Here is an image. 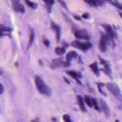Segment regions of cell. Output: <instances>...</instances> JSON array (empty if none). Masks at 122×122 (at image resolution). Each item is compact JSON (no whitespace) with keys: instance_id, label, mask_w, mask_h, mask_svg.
I'll return each mask as SVG.
<instances>
[{"instance_id":"1","label":"cell","mask_w":122,"mask_h":122,"mask_svg":"<svg viewBox=\"0 0 122 122\" xmlns=\"http://www.w3.org/2000/svg\"><path fill=\"white\" fill-rule=\"evenodd\" d=\"M34 82L35 85L41 94L47 96H50L51 94V90L50 88L45 84L42 79L39 76H35L34 77Z\"/></svg>"},{"instance_id":"2","label":"cell","mask_w":122,"mask_h":122,"mask_svg":"<svg viewBox=\"0 0 122 122\" xmlns=\"http://www.w3.org/2000/svg\"><path fill=\"white\" fill-rule=\"evenodd\" d=\"M71 30L76 38L86 41H89L91 38L90 33L86 29H80L78 28L76 26L73 25L71 27Z\"/></svg>"},{"instance_id":"3","label":"cell","mask_w":122,"mask_h":122,"mask_svg":"<svg viewBox=\"0 0 122 122\" xmlns=\"http://www.w3.org/2000/svg\"><path fill=\"white\" fill-rule=\"evenodd\" d=\"M107 89L115 96L119 101L122 102V95L120 92V90L115 83H107L106 84Z\"/></svg>"},{"instance_id":"4","label":"cell","mask_w":122,"mask_h":122,"mask_svg":"<svg viewBox=\"0 0 122 122\" xmlns=\"http://www.w3.org/2000/svg\"><path fill=\"white\" fill-rule=\"evenodd\" d=\"M71 65L70 62L67 61H64L62 58L54 59L50 64V68L51 69H55L57 68L64 67L67 68Z\"/></svg>"},{"instance_id":"5","label":"cell","mask_w":122,"mask_h":122,"mask_svg":"<svg viewBox=\"0 0 122 122\" xmlns=\"http://www.w3.org/2000/svg\"><path fill=\"white\" fill-rule=\"evenodd\" d=\"M71 45L73 47L80 49V50L86 52L88 49L91 48L92 46L90 42H81L77 41H74L71 43Z\"/></svg>"},{"instance_id":"6","label":"cell","mask_w":122,"mask_h":122,"mask_svg":"<svg viewBox=\"0 0 122 122\" xmlns=\"http://www.w3.org/2000/svg\"><path fill=\"white\" fill-rule=\"evenodd\" d=\"M98 58L100 60V64H102L104 66V68L101 69L100 70L101 71H103V73H105L111 79H112V71L110 68V67L108 62L99 56H98Z\"/></svg>"},{"instance_id":"7","label":"cell","mask_w":122,"mask_h":122,"mask_svg":"<svg viewBox=\"0 0 122 122\" xmlns=\"http://www.w3.org/2000/svg\"><path fill=\"white\" fill-rule=\"evenodd\" d=\"M102 26L105 30L106 33L109 35V36L112 39H116L117 37V34L116 32L113 30L112 27L109 24H102Z\"/></svg>"},{"instance_id":"8","label":"cell","mask_w":122,"mask_h":122,"mask_svg":"<svg viewBox=\"0 0 122 122\" xmlns=\"http://www.w3.org/2000/svg\"><path fill=\"white\" fill-rule=\"evenodd\" d=\"M13 8L16 12L24 13L25 12V8L24 6L20 3L19 0H11Z\"/></svg>"},{"instance_id":"9","label":"cell","mask_w":122,"mask_h":122,"mask_svg":"<svg viewBox=\"0 0 122 122\" xmlns=\"http://www.w3.org/2000/svg\"><path fill=\"white\" fill-rule=\"evenodd\" d=\"M51 28L52 30H55L56 34V39L57 42H59L60 40L61 32V29L60 27L58 25L55 24L54 22L51 21Z\"/></svg>"},{"instance_id":"10","label":"cell","mask_w":122,"mask_h":122,"mask_svg":"<svg viewBox=\"0 0 122 122\" xmlns=\"http://www.w3.org/2000/svg\"><path fill=\"white\" fill-rule=\"evenodd\" d=\"M12 31V29L11 28L4 26L3 24H0V37H3L4 36H8L11 37L10 34L5 33V32H8L10 33Z\"/></svg>"},{"instance_id":"11","label":"cell","mask_w":122,"mask_h":122,"mask_svg":"<svg viewBox=\"0 0 122 122\" xmlns=\"http://www.w3.org/2000/svg\"><path fill=\"white\" fill-rule=\"evenodd\" d=\"M99 101L101 106V110L103 111L105 115L107 117H109L110 115V111L108 105H107L106 102L102 99H100Z\"/></svg>"},{"instance_id":"12","label":"cell","mask_w":122,"mask_h":122,"mask_svg":"<svg viewBox=\"0 0 122 122\" xmlns=\"http://www.w3.org/2000/svg\"><path fill=\"white\" fill-rule=\"evenodd\" d=\"M29 31H30V36H29V40L28 46L27 47V50H28L32 45L34 41V30L31 27H29Z\"/></svg>"},{"instance_id":"13","label":"cell","mask_w":122,"mask_h":122,"mask_svg":"<svg viewBox=\"0 0 122 122\" xmlns=\"http://www.w3.org/2000/svg\"><path fill=\"white\" fill-rule=\"evenodd\" d=\"M66 73L69 76L75 79L76 78L81 79L82 78V75L80 72H76L74 71H65Z\"/></svg>"},{"instance_id":"14","label":"cell","mask_w":122,"mask_h":122,"mask_svg":"<svg viewBox=\"0 0 122 122\" xmlns=\"http://www.w3.org/2000/svg\"><path fill=\"white\" fill-rule=\"evenodd\" d=\"M90 68L92 71V72L94 73V74L97 76L99 77L100 75V72H99V70L98 67V63L96 61H95L93 62L91 64L89 65Z\"/></svg>"},{"instance_id":"15","label":"cell","mask_w":122,"mask_h":122,"mask_svg":"<svg viewBox=\"0 0 122 122\" xmlns=\"http://www.w3.org/2000/svg\"><path fill=\"white\" fill-rule=\"evenodd\" d=\"M78 57L77 53L74 51L68 52L66 55V60L68 62H71L73 58H76Z\"/></svg>"},{"instance_id":"16","label":"cell","mask_w":122,"mask_h":122,"mask_svg":"<svg viewBox=\"0 0 122 122\" xmlns=\"http://www.w3.org/2000/svg\"><path fill=\"white\" fill-rule=\"evenodd\" d=\"M76 98L78 102V104L81 111H82V112H86V109L84 104V102H83V100L82 97L80 95H77Z\"/></svg>"},{"instance_id":"17","label":"cell","mask_w":122,"mask_h":122,"mask_svg":"<svg viewBox=\"0 0 122 122\" xmlns=\"http://www.w3.org/2000/svg\"><path fill=\"white\" fill-rule=\"evenodd\" d=\"M65 52V49L63 47H57L55 49V52L57 55H61L63 54Z\"/></svg>"},{"instance_id":"18","label":"cell","mask_w":122,"mask_h":122,"mask_svg":"<svg viewBox=\"0 0 122 122\" xmlns=\"http://www.w3.org/2000/svg\"><path fill=\"white\" fill-rule=\"evenodd\" d=\"M91 101H92V104L93 105L94 109L97 111L99 112H101V109H100V108L99 107L98 103H97V101L96 99L93 98H92L91 99Z\"/></svg>"},{"instance_id":"19","label":"cell","mask_w":122,"mask_h":122,"mask_svg":"<svg viewBox=\"0 0 122 122\" xmlns=\"http://www.w3.org/2000/svg\"><path fill=\"white\" fill-rule=\"evenodd\" d=\"M96 84H97V87H98V90H99V92L102 94L103 95L105 96H107V94L106 93L104 92L102 90V87H103L104 85H105V84L104 83H102V82H97L96 83Z\"/></svg>"},{"instance_id":"20","label":"cell","mask_w":122,"mask_h":122,"mask_svg":"<svg viewBox=\"0 0 122 122\" xmlns=\"http://www.w3.org/2000/svg\"><path fill=\"white\" fill-rule=\"evenodd\" d=\"M25 2L29 7H30L32 9H35L38 7V5L36 3L30 1V0H25Z\"/></svg>"},{"instance_id":"21","label":"cell","mask_w":122,"mask_h":122,"mask_svg":"<svg viewBox=\"0 0 122 122\" xmlns=\"http://www.w3.org/2000/svg\"><path fill=\"white\" fill-rule=\"evenodd\" d=\"M84 101H85L86 104L89 107H90L91 108H92V101H91V100L90 97L88 95H85L84 97Z\"/></svg>"},{"instance_id":"22","label":"cell","mask_w":122,"mask_h":122,"mask_svg":"<svg viewBox=\"0 0 122 122\" xmlns=\"http://www.w3.org/2000/svg\"><path fill=\"white\" fill-rule=\"evenodd\" d=\"M109 2L111 4H112V5L116 7L117 9L122 10V4H120L117 2H113L112 1H110Z\"/></svg>"},{"instance_id":"23","label":"cell","mask_w":122,"mask_h":122,"mask_svg":"<svg viewBox=\"0 0 122 122\" xmlns=\"http://www.w3.org/2000/svg\"><path fill=\"white\" fill-rule=\"evenodd\" d=\"M86 3L92 7H96L95 0H83Z\"/></svg>"},{"instance_id":"24","label":"cell","mask_w":122,"mask_h":122,"mask_svg":"<svg viewBox=\"0 0 122 122\" xmlns=\"http://www.w3.org/2000/svg\"><path fill=\"white\" fill-rule=\"evenodd\" d=\"M62 118H63V120L64 122H72L71 120L70 119V116L68 114H65L63 115Z\"/></svg>"},{"instance_id":"25","label":"cell","mask_w":122,"mask_h":122,"mask_svg":"<svg viewBox=\"0 0 122 122\" xmlns=\"http://www.w3.org/2000/svg\"><path fill=\"white\" fill-rule=\"evenodd\" d=\"M45 8L47 12L49 13H50L51 12V5L50 3H46L45 5Z\"/></svg>"},{"instance_id":"26","label":"cell","mask_w":122,"mask_h":122,"mask_svg":"<svg viewBox=\"0 0 122 122\" xmlns=\"http://www.w3.org/2000/svg\"><path fill=\"white\" fill-rule=\"evenodd\" d=\"M43 43L47 47H49V46H50V41L46 38L44 37V38H43Z\"/></svg>"},{"instance_id":"27","label":"cell","mask_w":122,"mask_h":122,"mask_svg":"<svg viewBox=\"0 0 122 122\" xmlns=\"http://www.w3.org/2000/svg\"><path fill=\"white\" fill-rule=\"evenodd\" d=\"M57 1L62 6H63L65 9L67 10V6L65 4V3L63 1V0H57Z\"/></svg>"},{"instance_id":"28","label":"cell","mask_w":122,"mask_h":122,"mask_svg":"<svg viewBox=\"0 0 122 122\" xmlns=\"http://www.w3.org/2000/svg\"><path fill=\"white\" fill-rule=\"evenodd\" d=\"M61 45H62V47H63L64 48H65V49H66V48H67V47H68V46H69L68 44L66 42H65V41H62V43H61Z\"/></svg>"},{"instance_id":"29","label":"cell","mask_w":122,"mask_h":122,"mask_svg":"<svg viewBox=\"0 0 122 122\" xmlns=\"http://www.w3.org/2000/svg\"><path fill=\"white\" fill-rule=\"evenodd\" d=\"M73 18H74L75 20H81V18L80 16H78V15H73Z\"/></svg>"},{"instance_id":"30","label":"cell","mask_w":122,"mask_h":122,"mask_svg":"<svg viewBox=\"0 0 122 122\" xmlns=\"http://www.w3.org/2000/svg\"><path fill=\"white\" fill-rule=\"evenodd\" d=\"M4 90V87H3V85L1 83H0V94H2Z\"/></svg>"},{"instance_id":"31","label":"cell","mask_w":122,"mask_h":122,"mask_svg":"<svg viewBox=\"0 0 122 122\" xmlns=\"http://www.w3.org/2000/svg\"><path fill=\"white\" fill-rule=\"evenodd\" d=\"M89 17V14L88 13H85L82 15V17L84 19H88Z\"/></svg>"},{"instance_id":"32","label":"cell","mask_w":122,"mask_h":122,"mask_svg":"<svg viewBox=\"0 0 122 122\" xmlns=\"http://www.w3.org/2000/svg\"><path fill=\"white\" fill-rule=\"evenodd\" d=\"M75 81H76V83H77L78 84H79V85H81V86H82V84L81 82L79 80L78 78H76V79H75Z\"/></svg>"},{"instance_id":"33","label":"cell","mask_w":122,"mask_h":122,"mask_svg":"<svg viewBox=\"0 0 122 122\" xmlns=\"http://www.w3.org/2000/svg\"><path fill=\"white\" fill-rule=\"evenodd\" d=\"M78 56V62L79 63H81V64H82L83 63V62L82 61V59L81 58V57L80 55H79Z\"/></svg>"},{"instance_id":"34","label":"cell","mask_w":122,"mask_h":122,"mask_svg":"<svg viewBox=\"0 0 122 122\" xmlns=\"http://www.w3.org/2000/svg\"><path fill=\"white\" fill-rule=\"evenodd\" d=\"M63 80H64V81H65V82H66L67 84H69L70 83V81L68 80V79L67 78H66V77H63Z\"/></svg>"},{"instance_id":"35","label":"cell","mask_w":122,"mask_h":122,"mask_svg":"<svg viewBox=\"0 0 122 122\" xmlns=\"http://www.w3.org/2000/svg\"><path fill=\"white\" fill-rule=\"evenodd\" d=\"M48 2L51 5H53L55 2L54 0H48Z\"/></svg>"},{"instance_id":"36","label":"cell","mask_w":122,"mask_h":122,"mask_svg":"<svg viewBox=\"0 0 122 122\" xmlns=\"http://www.w3.org/2000/svg\"><path fill=\"white\" fill-rule=\"evenodd\" d=\"M38 63H39V65H40L41 66H43V62H42V61H41V60H39V61H38Z\"/></svg>"},{"instance_id":"37","label":"cell","mask_w":122,"mask_h":122,"mask_svg":"<svg viewBox=\"0 0 122 122\" xmlns=\"http://www.w3.org/2000/svg\"><path fill=\"white\" fill-rule=\"evenodd\" d=\"M31 122H39V119L38 118H36L35 119L31 121Z\"/></svg>"},{"instance_id":"38","label":"cell","mask_w":122,"mask_h":122,"mask_svg":"<svg viewBox=\"0 0 122 122\" xmlns=\"http://www.w3.org/2000/svg\"><path fill=\"white\" fill-rule=\"evenodd\" d=\"M51 121H52V122H56V121H57V120H56V119L55 117H52V118H51Z\"/></svg>"},{"instance_id":"39","label":"cell","mask_w":122,"mask_h":122,"mask_svg":"<svg viewBox=\"0 0 122 122\" xmlns=\"http://www.w3.org/2000/svg\"><path fill=\"white\" fill-rule=\"evenodd\" d=\"M118 13H119V14L120 15V16L121 17V18L122 19V13L121 12H120V11H118Z\"/></svg>"},{"instance_id":"40","label":"cell","mask_w":122,"mask_h":122,"mask_svg":"<svg viewBox=\"0 0 122 122\" xmlns=\"http://www.w3.org/2000/svg\"><path fill=\"white\" fill-rule=\"evenodd\" d=\"M43 1L46 3H49L48 2V0H43Z\"/></svg>"},{"instance_id":"41","label":"cell","mask_w":122,"mask_h":122,"mask_svg":"<svg viewBox=\"0 0 122 122\" xmlns=\"http://www.w3.org/2000/svg\"><path fill=\"white\" fill-rule=\"evenodd\" d=\"M3 71L0 69V75H2L3 74Z\"/></svg>"},{"instance_id":"42","label":"cell","mask_w":122,"mask_h":122,"mask_svg":"<svg viewBox=\"0 0 122 122\" xmlns=\"http://www.w3.org/2000/svg\"><path fill=\"white\" fill-rule=\"evenodd\" d=\"M18 63L17 62H15V66H18Z\"/></svg>"},{"instance_id":"43","label":"cell","mask_w":122,"mask_h":122,"mask_svg":"<svg viewBox=\"0 0 122 122\" xmlns=\"http://www.w3.org/2000/svg\"><path fill=\"white\" fill-rule=\"evenodd\" d=\"M104 1H112V0H103Z\"/></svg>"},{"instance_id":"44","label":"cell","mask_w":122,"mask_h":122,"mask_svg":"<svg viewBox=\"0 0 122 122\" xmlns=\"http://www.w3.org/2000/svg\"><path fill=\"white\" fill-rule=\"evenodd\" d=\"M115 122H119V121L117 120H116L115 121Z\"/></svg>"}]
</instances>
